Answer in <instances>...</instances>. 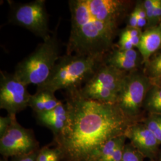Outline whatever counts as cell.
Instances as JSON below:
<instances>
[{"instance_id": "cell-15", "label": "cell", "mask_w": 161, "mask_h": 161, "mask_svg": "<svg viewBox=\"0 0 161 161\" xmlns=\"http://www.w3.org/2000/svg\"><path fill=\"white\" fill-rule=\"evenodd\" d=\"M143 31L137 28L127 26L119 34L118 48L121 50H130L137 48Z\"/></svg>"}, {"instance_id": "cell-2", "label": "cell", "mask_w": 161, "mask_h": 161, "mask_svg": "<svg viewBox=\"0 0 161 161\" xmlns=\"http://www.w3.org/2000/svg\"><path fill=\"white\" fill-rule=\"evenodd\" d=\"M71 29L66 54L104 57L113 49L119 25L133 2L125 0H70Z\"/></svg>"}, {"instance_id": "cell-21", "label": "cell", "mask_w": 161, "mask_h": 161, "mask_svg": "<svg viewBox=\"0 0 161 161\" xmlns=\"http://www.w3.org/2000/svg\"><path fill=\"white\" fill-rule=\"evenodd\" d=\"M156 3V0H144L143 1L148 22V28L153 26V8Z\"/></svg>"}, {"instance_id": "cell-26", "label": "cell", "mask_w": 161, "mask_h": 161, "mask_svg": "<svg viewBox=\"0 0 161 161\" xmlns=\"http://www.w3.org/2000/svg\"><path fill=\"white\" fill-rule=\"evenodd\" d=\"M128 17V19L127 26L132 28H137L138 17L136 13L134 10H132L131 12Z\"/></svg>"}, {"instance_id": "cell-6", "label": "cell", "mask_w": 161, "mask_h": 161, "mask_svg": "<svg viewBox=\"0 0 161 161\" xmlns=\"http://www.w3.org/2000/svg\"><path fill=\"white\" fill-rule=\"evenodd\" d=\"M152 86V81L143 70L137 69L126 75L115 104L132 122L140 121L144 100Z\"/></svg>"}, {"instance_id": "cell-31", "label": "cell", "mask_w": 161, "mask_h": 161, "mask_svg": "<svg viewBox=\"0 0 161 161\" xmlns=\"http://www.w3.org/2000/svg\"><path fill=\"white\" fill-rule=\"evenodd\" d=\"M152 161H158V159H157V160H152Z\"/></svg>"}, {"instance_id": "cell-27", "label": "cell", "mask_w": 161, "mask_h": 161, "mask_svg": "<svg viewBox=\"0 0 161 161\" xmlns=\"http://www.w3.org/2000/svg\"><path fill=\"white\" fill-rule=\"evenodd\" d=\"M151 81H152V84H156V85L161 86V78L158 80H151Z\"/></svg>"}, {"instance_id": "cell-8", "label": "cell", "mask_w": 161, "mask_h": 161, "mask_svg": "<svg viewBox=\"0 0 161 161\" xmlns=\"http://www.w3.org/2000/svg\"><path fill=\"white\" fill-rule=\"evenodd\" d=\"M39 144L32 130L22 127L13 115L12 124L0 137V153L4 158L28 155L39 150Z\"/></svg>"}, {"instance_id": "cell-13", "label": "cell", "mask_w": 161, "mask_h": 161, "mask_svg": "<svg viewBox=\"0 0 161 161\" xmlns=\"http://www.w3.org/2000/svg\"><path fill=\"white\" fill-rule=\"evenodd\" d=\"M161 47V28L158 26L147 28L140 37L137 49L143 59V64H146L151 56Z\"/></svg>"}, {"instance_id": "cell-9", "label": "cell", "mask_w": 161, "mask_h": 161, "mask_svg": "<svg viewBox=\"0 0 161 161\" xmlns=\"http://www.w3.org/2000/svg\"><path fill=\"white\" fill-rule=\"evenodd\" d=\"M15 75L1 70L0 108L8 115H16L29 107L32 94Z\"/></svg>"}, {"instance_id": "cell-24", "label": "cell", "mask_w": 161, "mask_h": 161, "mask_svg": "<svg viewBox=\"0 0 161 161\" xmlns=\"http://www.w3.org/2000/svg\"><path fill=\"white\" fill-rule=\"evenodd\" d=\"M40 149L37 150L28 155L13 157L11 161H36Z\"/></svg>"}, {"instance_id": "cell-16", "label": "cell", "mask_w": 161, "mask_h": 161, "mask_svg": "<svg viewBox=\"0 0 161 161\" xmlns=\"http://www.w3.org/2000/svg\"><path fill=\"white\" fill-rule=\"evenodd\" d=\"M143 109L149 114L161 115V86L152 84L145 98Z\"/></svg>"}, {"instance_id": "cell-5", "label": "cell", "mask_w": 161, "mask_h": 161, "mask_svg": "<svg viewBox=\"0 0 161 161\" xmlns=\"http://www.w3.org/2000/svg\"><path fill=\"white\" fill-rule=\"evenodd\" d=\"M128 73L106 64L103 60L92 77L79 90V94L88 100L115 104Z\"/></svg>"}, {"instance_id": "cell-7", "label": "cell", "mask_w": 161, "mask_h": 161, "mask_svg": "<svg viewBox=\"0 0 161 161\" xmlns=\"http://www.w3.org/2000/svg\"><path fill=\"white\" fill-rule=\"evenodd\" d=\"M46 3L45 0H35L25 3L8 1L9 22L27 29L46 40L52 33L48 27L49 15Z\"/></svg>"}, {"instance_id": "cell-11", "label": "cell", "mask_w": 161, "mask_h": 161, "mask_svg": "<svg viewBox=\"0 0 161 161\" xmlns=\"http://www.w3.org/2000/svg\"><path fill=\"white\" fill-rule=\"evenodd\" d=\"M104 62L125 72L139 69L143 59L138 50H121L118 48L112 49L104 58Z\"/></svg>"}, {"instance_id": "cell-12", "label": "cell", "mask_w": 161, "mask_h": 161, "mask_svg": "<svg viewBox=\"0 0 161 161\" xmlns=\"http://www.w3.org/2000/svg\"><path fill=\"white\" fill-rule=\"evenodd\" d=\"M38 122L50 129L58 137L64 131L68 121V110L65 103H62L53 109L35 114Z\"/></svg>"}, {"instance_id": "cell-10", "label": "cell", "mask_w": 161, "mask_h": 161, "mask_svg": "<svg viewBox=\"0 0 161 161\" xmlns=\"http://www.w3.org/2000/svg\"><path fill=\"white\" fill-rule=\"evenodd\" d=\"M130 143L146 158L155 160L161 144L153 134L142 121L134 122L125 134Z\"/></svg>"}, {"instance_id": "cell-28", "label": "cell", "mask_w": 161, "mask_h": 161, "mask_svg": "<svg viewBox=\"0 0 161 161\" xmlns=\"http://www.w3.org/2000/svg\"><path fill=\"white\" fill-rule=\"evenodd\" d=\"M158 160L159 161H161V151L159 152V153L158 155Z\"/></svg>"}, {"instance_id": "cell-19", "label": "cell", "mask_w": 161, "mask_h": 161, "mask_svg": "<svg viewBox=\"0 0 161 161\" xmlns=\"http://www.w3.org/2000/svg\"><path fill=\"white\" fill-rule=\"evenodd\" d=\"M142 121L153 134L161 145V115L149 114Z\"/></svg>"}, {"instance_id": "cell-4", "label": "cell", "mask_w": 161, "mask_h": 161, "mask_svg": "<svg viewBox=\"0 0 161 161\" xmlns=\"http://www.w3.org/2000/svg\"><path fill=\"white\" fill-rule=\"evenodd\" d=\"M56 29L29 56L17 64L14 74L25 85L43 84L48 79L61 57V44Z\"/></svg>"}, {"instance_id": "cell-22", "label": "cell", "mask_w": 161, "mask_h": 161, "mask_svg": "<svg viewBox=\"0 0 161 161\" xmlns=\"http://www.w3.org/2000/svg\"><path fill=\"white\" fill-rule=\"evenodd\" d=\"M126 140L127 139L124 140L118 146V147L114 150L113 154L105 161H121L123 156L124 147L126 144Z\"/></svg>"}, {"instance_id": "cell-14", "label": "cell", "mask_w": 161, "mask_h": 161, "mask_svg": "<svg viewBox=\"0 0 161 161\" xmlns=\"http://www.w3.org/2000/svg\"><path fill=\"white\" fill-rule=\"evenodd\" d=\"M62 103L55 96L54 92L48 90H36L31 96L29 107L36 114L53 109Z\"/></svg>"}, {"instance_id": "cell-20", "label": "cell", "mask_w": 161, "mask_h": 161, "mask_svg": "<svg viewBox=\"0 0 161 161\" xmlns=\"http://www.w3.org/2000/svg\"><path fill=\"white\" fill-rule=\"evenodd\" d=\"M144 158L130 143L125 144L121 161H144Z\"/></svg>"}, {"instance_id": "cell-30", "label": "cell", "mask_w": 161, "mask_h": 161, "mask_svg": "<svg viewBox=\"0 0 161 161\" xmlns=\"http://www.w3.org/2000/svg\"><path fill=\"white\" fill-rule=\"evenodd\" d=\"M159 26H160V27H161V22H160V23H159Z\"/></svg>"}, {"instance_id": "cell-25", "label": "cell", "mask_w": 161, "mask_h": 161, "mask_svg": "<svg viewBox=\"0 0 161 161\" xmlns=\"http://www.w3.org/2000/svg\"><path fill=\"white\" fill-rule=\"evenodd\" d=\"M161 21V0H156L153 8V26H158Z\"/></svg>"}, {"instance_id": "cell-1", "label": "cell", "mask_w": 161, "mask_h": 161, "mask_svg": "<svg viewBox=\"0 0 161 161\" xmlns=\"http://www.w3.org/2000/svg\"><path fill=\"white\" fill-rule=\"evenodd\" d=\"M68 121L54 137L64 161H96L100 150L112 138L125 135L134 123L116 104L81 97L79 90L65 92Z\"/></svg>"}, {"instance_id": "cell-18", "label": "cell", "mask_w": 161, "mask_h": 161, "mask_svg": "<svg viewBox=\"0 0 161 161\" xmlns=\"http://www.w3.org/2000/svg\"><path fill=\"white\" fill-rule=\"evenodd\" d=\"M63 160L62 151L58 147L44 146L39 150L36 161H60Z\"/></svg>"}, {"instance_id": "cell-23", "label": "cell", "mask_w": 161, "mask_h": 161, "mask_svg": "<svg viewBox=\"0 0 161 161\" xmlns=\"http://www.w3.org/2000/svg\"><path fill=\"white\" fill-rule=\"evenodd\" d=\"M13 115H8L0 117V137L7 131L12 124Z\"/></svg>"}, {"instance_id": "cell-3", "label": "cell", "mask_w": 161, "mask_h": 161, "mask_svg": "<svg viewBox=\"0 0 161 161\" xmlns=\"http://www.w3.org/2000/svg\"><path fill=\"white\" fill-rule=\"evenodd\" d=\"M101 56L65 54L58 60L48 79L36 90L72 92L80 90L103 62Z\"/></svg>"}, {"instance_id": "cell-29", "label": "cell", "mask_w": 161, "mask_h": 161, "mask_svg": "<svg viewBox=\"0 0 161 161\" xmlns=\"http://www.w3.org/2000/svg\"><path fill=\"white\" fill-rule=\"evenodd\" d=\"M1 161H8V159H7V158H4V159H1Z\"/></svg>"}, {"instance_id": "cell-17", "label": "cell", "mask_w": 161, "mask_h": 161, "mask_svg": "<svg viewBox=\"0 0 161 161\" xmlns=\"http://www.w3.org/2000/svg\"><path fill=\"white\" fill-rule=\"evenodd\" d=\"M144 74L150 80H158L161 78V53L155 58L144 64Z\"/></svg>"}]
</instances>
